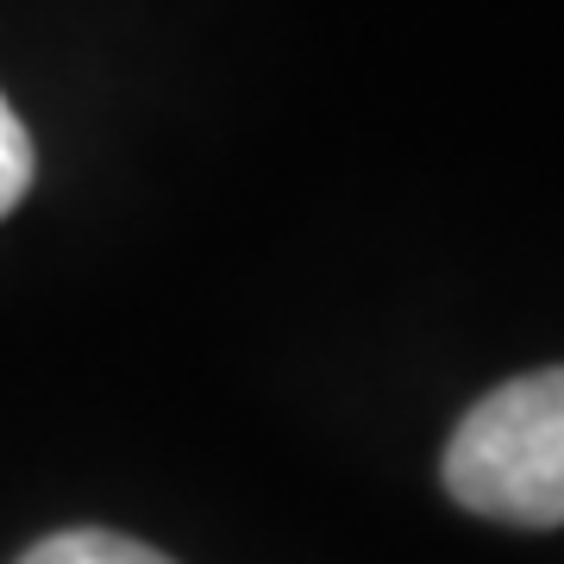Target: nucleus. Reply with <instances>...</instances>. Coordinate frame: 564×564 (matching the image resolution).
I'll return each instance as SVG.
<instances>
[{
	"mask_svg": "<svg viewBox=\"0 0 564 564\" xmlns=\"http://www.w3.org/2000/svg\"><path fill=\"white\" fill-rule=\"evenodd\" d=\"M25 188H32V132L0 95V220L25 202Z\"/></svg>",
	"mask_w": 564,
	"mask_h": 564,
	"instance_id": "nucleus-3",
	"label": "nucleus"
},
{
	"mask_svg": "<svg viewBox=\"0 0 564 564\" xmlns=\"http://www.w3.org/2000/svg\"><path fill=\"white\" fill-rule=\"evenodd\" d=\"M20 564H176V558H163L158 545L144 540L107 533V527H69V533H51L32 552H20Z\"/></svg>",
	"mask_w": 564,
	"mask_h": 564,
	"instance_id": "nucleus-2",
	"label": "nucleus"
},
{
	"mask_svg": "<svg viewBox=\"0 0 564 564\" xmlns=\"http://www.w3.org/2000/svg\"><path fill=\"white\" fill-rule=\"evenodd\" d=\"M445 496L502 527H564V364L496 383L440 458Z\"/></svg>",
	"mask_w": 564,
	"mask_h": 564,
	"instance_id": "nucleus-1",
	"label": "nucleus"
}]
</instances>
